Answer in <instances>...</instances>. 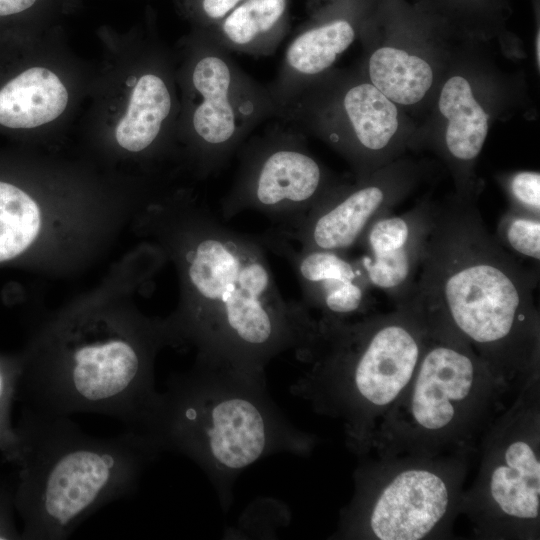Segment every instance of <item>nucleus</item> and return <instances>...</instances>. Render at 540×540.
Returning a JSON list of instances; mask_svg holds the SVG:
<instances>
[{
    "instance_id": "1",
    "label": "nucleus",
    "mask_w": 540,
    "mask_h": 540,
    "mask_svg": "<svg viewBox=\"0 0 540 540\" xmlns=\"http://www.w3.org/2000/svg\"><path fill=\"white\" fill-rule=\"evenodd\" d=\"M537 284L536 270L488 231L472 195H460L434 206L421 266L401 305L467 344L493 372L519 369L538 357Z\"/></svg>"
},
{
    "instance_id": "2",
    "label": "nucleus",
    "mask_w": 540,
    "mask_h": 540,
    "mask_svg": "<svg viewBox=\"0 0 540 540\" xmlns=\"http://www.w3.org/2000/svg\"><path fill=\"white\" fill-rule=\"evenodd\" d=\"M190 222L179 254L188 288L183 331L197 345L199 362L264 372L270 360L304 342L313 315L282 297L259 238L205 211Z\"/></svg>"
},
{
    "instance_id": "3",
    "label": "nucleus",
    "mask_w": 540,
    "mask_h": 540,
    "mask_svg": "<svg viewBox=\"0 0 540 540\" xmlns=\"http://www.w3.org/2000/svg\"><path fill=\"white\" fill-rule=\"evenodd\" d=\"M145 434L161 452L176 451L200 466L225 510L246 468L275 453H307L314 442L278 409L264 372L199 361L167 382Z\"/></svg>"
},
{
    "instance_id": "4",
    "label": "nucleus",
    "mask_w": 540,
    "mask_h": 540,
    "mask_svg": "<svg viewBox=\"0 0 540 540\" xmlns=\"http://www.w3.org/2000/svg\"><path fill=\"white\" fill-rule=\"evenodd\" d=\"M24 506L28 535L68 538L85 520L132 494L161 453L147 434L83 432L68 416L34 412L24 429Z\"/></svg>"
},
{
    "instance_id": "5",
    "label": "nucleus",
    "mask_w": 540,
    "mask_h": 540,
    "mask_svg": "<svg viewBox=\"0 0 540 540\" xmlns=\"http://www.w3.org/2000/svg\"><path fill=\"white\" fill-rule=\"evenodd\" d=\"M426 334L420 315L406 305L354 321L314 317L305 341L295 350L307 369L291 393L320 412L341 417L358 442L369 420L408 388Z\"/></svg>"
},
{
    "instance_id": "6",
    "label": "nucleus",
    "mask_w": 540,
    "mask_h": 540,
    "mask_svg": "<svg viewBox=\"0 0 540 540\" xmlns=\"http://www.w3.org/2000/svg\"><path fill=\"white\" fill-rule=\"evenodd\" d=\"M189 68V127L203 174L214 175L259 124L277 117L278 105L204 30Z\"/></svg>"
},
{
    "instance_id": "7",
    "label": "nucleus",
    "mask_w": 540,
    "mask_h": 540,
    "mask_svg": "<svg viewBox=\"0 0 540 540\" xmlns=\"http://www.w3.org/2000/svg\"><path fill=\"white\" fill-rule=\"evenodd\" d=\"M234 182L221 201L230 219L254 210L277 224L304 215L337 186L307 150L297 129L274 126L240 147Z\"/></svg>"
},
{
    "instance_id": "8",
    "label": "nucleus",
    "mask_w": 540,
    "mask_h": 540,
    "mask_svg": "<svg viewBox=\"0 0 540 540\" xmlns=\"http://www.w3.org/2000/svg\"><path fill=\"white\" fill-rule=\"evenodd\" d=\"M426 329L424 348L408 385L406 410L416 432L440 435L456 425L474 399L478 382L493 371L461 340Z\"/></svg>"
},
{
    "instance_id": "9",
    "label": "nucleus",
    "mask_w": 540,
    "mask_h": 540,
    "mask_svg": "<svg viewBox=\"0 0 540 540\" xmlns=\"http://www.w3.org/2000/svg\"><path fill=\"white\" fill-rule=\"evenodd\" d=\"M452 490L433 469L411 467L395 474L369 501H357L346 529L381 540H418L430 535L448 514Z\"/></svg>"
},
{
    "instance_id": "10",
    "label": "nucleus",
    "mask_w": 540,
    "mask_h": 540,
    "mask_svg": "<svg viewBox=\"0 0 540 540\" xmlns=\"http://www.w3.org/2000/svg\"><path fill=\"white\" fill-rule=\"evenodd\" d=\"M401 197V191L378 179L339 185L304 215L270 230L301 249L345 253L376 219L391 213Z\"/></svg>"
},
{
    "instance_id": "11",
    "label": "nucleus",
    "mask_w": 540,
    "mask_h": 540,
    "mask_svg": "<svg viewBox=\"0 0 540 540\" xmlns=\"http://www.w3.org/2000/svg\"><path fill=\"white\" fill-rule=\"evenodd\" d=\"M434 206L421 203L401 214H386L364 232L357 246L363 254L357 262L371 287L383 291L399 306L415 284Z\"/></svg>"
},
{
    "instance_id": "12",
    "label": "nucleus",
    "mask_w": 540,
    "mask_h": 540,
    "mask_svg": "<svg viewBox=\"0 0 540 540\" xmlns=\"http://www.w3.org/2000/svg\"><path fill=\"white\" fill-rule=\"evenodd\" d=\"M263 246L293 267L303 304L322 318L350 320L370 306V284L357 260L345 253L301 249L271 230L259 238Z\"/></svg>"
},
{
    "instance_id": "13",
    "label": "nucleus",
    "mask_w": 540,
    "mask_h": 540,
    "mask_svg": "<svg viewBox=\"0 0 540 540\" xmlns=\"http://www.w3.org/2000/svg\"><path fill=\"white\" fill-rule=\"evenodd\" d=\"M491 506L506 519L535 521L540 512V462L528 438L510 440L499 452L488 477Z\"/></svg>"
},
{
    "instance_id": "14",
    "label": "nucleus",
    "mask_w": 540,
    "mask_h": 540,
    "mask_svg": "<svg viewBox=\"0 0 540 540\" xmlns=\"http://www.w3.org/2000/svg\"><path fill=\"white\" fill-rule=\"evenodd\" d=\"M331 108L333 118H339L341 124L324 129V133L327 135L341 128L328 138L331 140L346 127L348 139L342 150L358 161L362 153L368 155L384 150L398 129V111L394 102L371 83L349 86L338 99L335 98Z\"/></svg>"
},
{
    "instance_id": "15",
    "label": "nucleus",
    "mask_w": 540,
    "mask_h": 540,
    "mask_svg": "<svg viewBox=\"0 0 540 540\" xmlns=\"http://www.w3.org/2000/svg\"><path fill=\"white\" fill-rule=\"evenodd\" d=\"M289 28V0H243L228 15L203 29L229 52L272 54Z\"/></svg>"
},
{
    "instance_id": "16",
    "label": "nucleus",
    "mask_w": 540,
    "mask_h": 540,
    "mask_svg": "<svg viewBox=\"0 0 540 540\" xmlns=\"http://www.w3.org/2000/svg\"><path fill=\"white\" fill-rule=\"evenodd\" d=\"M68 103V92L58 76L44 67H32L0 90V124L29 129L58 118Z\"/></svg>"
},
{
    "instance_id": "17",
    "label": "nucleus",
    "mask_w": 540,
    "mask_h": 540,
    "mask_svg": "<svg viewBox=\"0 0 540 540\" xmlns=\"http://www.w3.org/2000/svg\"><path fill=\"white\" fill-rule=\"evenodd\" d=\"M439 110L448 120L445 146L449 156L469 164L480 154L488 134V114L473 96L471 86L462 76H453L444 84Z\"/></svg>"
},
{
    "instance_id": "18",
    "label": "nucleus",
    "mask_w": 540,
    "mask_h": 540,
    "mask_svg": "<svg viewBox=\"0 0 540 540\" xmlns=\"http://www.w3.org/2000/svg\"><path fill=\"white\" fill-rule=\"evenodd\" d=\"M172 108V93L165 79L156 73L143 74L137 80L126 113L116 127L118 144L130 152L147 149L158 138Z\"/></svg>"
},
{
    "instance_id": "19",
    "label": "nucleus",
    "mask_w": 540,
    "mask_h": 540,
    "mask_svg": "<svg viewBox=\"0 0 540 540\" xmlns=\"http://www.w3.org/2000/svg\"><path fill=\"white\" fill-rule=\"evenodd\" d=\"M371 84L394 103L419 102L430 89L433 71L422 58L394 47L375 50L368 62Z\"/></svg>"
},
{
    "instance_id": "20",
    "label": "nucleus",
    "mask_w": 540,
    "mask_h": 540,
    "mask_svg": "<svg viewBox=\"0 0 540 540\" xmlns=\"http://www.w3.org/2000/svg\"><path fill=\"white\" fill-rule=\"evenodd\" d=\"M41 225L36 202L20 188L0 181V262L24 252Z\"/></svg>"
},
{
    "instance_id": "21",
    "label": "nucleus",
    "mask_w": 540,
    "mask_h": 540,
    "mask_svg": "<svg viewBox=\"0 0 540 540\" xmlns=\"http://www.w3.org/2000/svg\"><path fill=\"white\" fill-rule=\"evenodd\" d=\"M495 236L514 256L539 263L540 217L509 209L501 216Z\"/></svg>"
},
{
    "instance_id": "22",
    "label": "nucleus",
    "mask_w": 540,
    "mask_h": 540,
    "mask_svg": "<svg viewBox=\"0 0 540 540\" xmlns=\"http://www.w3.org/2000/svg\"><path fill=\"white\" fill-rule=\"evenodd\" d=\"M510 209L540 217V174L521 171L513 174L508 183Z\"/></svg>"
},
{
    "instance_id": "23",
    "label": "nucleus",
    "mask_w": 540,
    "mask_h": 540,
    "mask_svg": "<svg viewBox=\"0 0 540 540\" xmlns=\"http://www.w3.org/2000/svg\"><path fill=\"white\" fill-rule=\"evenodd\" d=\"M243 0H193L195 14L203 25L210 28L228 15Z\"/></svg>"
},
{
    "instance_id": "24",
    "label": "nucleus",
    "mask_w": 540,
    "mask_h": 540,
    "mask_svg": "<svg viewBox=\"0 0 540 540\" xmlns=\"http://www.w3.org/2000/svg\"><path fill=\"white\" fill-rule=\"evenodd\" d=\"M36 0H0V16L22 12L31 7Z\"/></svg>"
},
{
    "instance_id": "25",
    "label": "nucleus",
    "mask_w": 540,
    "mask_h": 540,
    "mask_svg": "<svg viewBox=\"0 0 540 540\" xmlns=\"http://www.w3.org/2000/svg\"><path fill=\"white\" fill-rule=\"evenodd\" d=\"M5 388H6L5 377L0 368V402L3 400L5 396Z\"/></svg>"
},
{
    "instance_id": "26",
    "label": "nucleus",
    "mask_w": 540,
    "mask_h": 540,
    "mask_svg": "<svg viewBox=\"0 0 540 540\" xmlns=\"http://www.w3.org/2000/svg\"><path fill=\"white\" fill-rule=\"evenodd\" d=\"M537 59H538V63H539V59H540V34L538 33L537 35Z\"/></svg>"
},
{
    "instance_id": "27",
    "label": "nucleus",
    "mask_w": 540,
    "mask_h": 540,
    "mask_svg": "<svg viewBox=\"0 0 540 540\" xmlns=\"http://www.w3.org/2000/svg\"><path fill=\"white\" fill-rule=\"evenodd\" d=\"M1 539V538H0Z\"/></svg>"
}]
</instances>
